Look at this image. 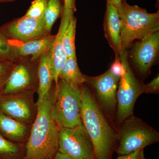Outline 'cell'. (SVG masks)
Masks as SVG:
<instances>
[{"label":"cell","instance_id":"obj_9","mask_svg":"<svg viewBox=\"0 0 159 159\" xmlns=\"http://www.w3.org/2000/svg\"><path fill=\"white\" fill-rule=\"evenodd\" d=\"M39 60L33 61L30 56L21 57L15 62L13 70L0 95L24 92H37Z\"/></svg>","mask_w":159,"mask_h":159},{"label":"cell","instance_id":"obj_1","mask_svg":"<svg viewBox=\"0 0 159 159\" xmlns=\"http://www.w3.org/2000/svg\"><path fill=\"white\" fill-rule=\"evenodd\" d=\"M55 93L54 83L37 105V116L25 144L23 159H53L58 152L60 128L53 116Z\"/></svg>","mask_w":159,"mask_h":159},{"label":"cell","instance_id":"obj_20","mask_svg":"<svg viewBox=\"0 0 159 159\" xmlns=\"http://www.w3.org/2000/svg\"><path fill=\"white\" fill-rule=\"evenodd\" d=\"M76 24L77 19L74 15L71 17L63 36V47L67 57H77L75 47Z\"/></svg>","mask_w":159,"mask_h":159},{"label":"cell","instance_id":"obj_24","mask_svg":"<svg viewBox=\"0 0 159 159\" xmlns=\"http://www.w3.org/2000/svg\"><path fill=\"white\" fill-rule=\"evenodd\" d=\"M10 61L0 59V93L9 79L15 65Z\"/></svg>","mask_w":159,"mask_h":159},{"label":"cell","instance_id":"obj_29","mask_svg":"<svg viewBox=\"0 0 159 159\" xmlns=\"http://www.w3.org/2000/svg\"><path fill=\"white\" fill-rule=\"evenodd\" d=\"M53 159H79L77 158L74 157L67 155L64 154L57 152V154L55 155V156L53 158Z\"/></svg>","mask_w":159,"mask_h":159},{"label":"cell","instance_id":"obj_28","mask_svg":"<svg viewBox=\"0 0 159 159\" xmlns=\"http://www.w3.org/2000/svg\"><path fill=\"white\" fill-rule=\"evenodd\" d=\"M63 7L73 10L74 12L77 11L76 7V0H64Z\"/></svg>","mask_w":159,"mask_h":159},{"label":"cell","instance_id":"obj_4","mask_svg":"<svg viewBox=\"0 0 159 159\" xmlns=\"http://www.w3.org/2000/svg\"><path fill=\"white\" fill-rule=\"evenodd\" d=\"M56 87L53 116L59 128H73L81 123L80 87L58 79Z\"/></svg>","mask_w":159,"mask_h":159},{"label":"cell","instance_id":"obj_15","mask_svg":"<svg viewBox=\"0 0 159 159\" xmlns=\"http://www.w3.org/2000/svg\"><path fill=\"white\" fill-rule=\"evenodd\" d=\"M31 125H26L8 116L0 111V134L15 143L25 145Z\"/></svg>","mask_w":159,"mask_h":159},{"label":"cell","instance_id":"obj_23","mask_svg":"<svg viewBox=\"0 0 159 159\" xmlns=\"http://www.w3.org/2000/svg\"><path fill=\"white\" fill-rule=\"evenodd\" d=\"M49 0H34L27 11L25 16L32 18L39 19L43 17L44 13Z\"/></svg>","mask_w":159,"mask_h":159},{"label":"cell","instance_id":"obj_31","mask_svg":"<svg viewBox=\"0 0 159 159\" xmlns=\"http://www.w3.org/2000/svg\"><path fill=\"white\" fill-rule=\"evenodd\" d=\"M16 0H0V2H14Z\"/></svg>","mask_w":159,"mask_h":159},{"label":"cell","instance_id":"obj_14","mask_svg":"<svg viewBox=\"0 0 159 159\" xmlns=\"http://www.w3.org/2000/svg\"><path fill=\"white\" fill-rule=\"evenodd\" d=\"M103 30L104 36L115 53V58H120L122 53L121 21L117 8L108 3L103 20Z\"/></svg>","mask_w":159,"mask_h":159},{"label":"cell","instance_id":"obj_2","mask_svg":"<svg viewBox=\"0 0 159 159\" xmlns=\"http://www.w3.org/2000/svg\"><path fill=\"white\" fill-rule=\"evenodd\" d=\"M80 89V119L93 142L95 159H111L118 146V131L99 107L92 89L85 83Z\"/></svg>","mask_w":159,"mask_h":159},{"label":"cell","instance_id":"obj_8","mask_svg":"<svg viewBox=\"0 0 159 159\" xmlns=\"http://www.w3.org/2000/svg\"><path fill=\"white\" fill-rule=\"evenodd\" d=\"M159 54V31L135 41L127 50L130 66L142 79L151 74V69L157 62Z\"/></svg>","mask_w":159,"mask_h":159},{"label":"cell","instance_id":"obj_30","mask_svg":"<svg viewBox=\"0 0 159 159\" xmlns=\"http://www.w3.org/2000/svg\"><path fill=\"white\" fill-rule=\"evenodd\" d=\"M107 3L111 4L118 9L120 8L122 4V0H106Z\"/></svg>","mask_w":159,"mask_h":159},{"label":"cell","instance_id":"obj_3","mask_svg":"<svg viewBox=\"0 0 159 159\" xmlns=\"http://www.w3.org/2000/svg\"><path fill=\"white\" fill-rule=\"evenodd\" d=\"M121 21L122 53L137 40L142 39L159 30V11L148 13L137 5H129L125 0L118 9Z\"/></svg>","mask_w":159,"mask_h":159},{"label":"cell","instance_id":"obj_5","mask_svg":"<svg viewBox=\"0 0 159 159\" xmlns=\"http://www.w3.org/2000/svg\"><path fill=\"white\" fill-rule=\"evenodd\" d=\"M124 73L119 79L117 93L116 119L120 125L128 117L133 115L134 107L137 99L145 93V84L137 78L127 57V50L120 55Z\"/></svg>","mask_w":159,"mask_h":159},{"label":"cell","instance_id":"obj_27","mask_svg":"<svg viewBox=\"0 0 159 159\" xmlns=\"http://www.w3.org/2000/svg\"><path fill=\"white\" fill-rule=\"evenodd\" d=\"M144 149V148H139L127 154L120 155L117 159H145Z\"/></svg>","mask_w":159,"mask_h":159},{"label":"cell","instance_id":"obj_26","mask_svg":"<svg viewBox=\"0 0 159 159\" xmlns=\"http://www.w3.org/2000/svg\"><path fill=\"white\" fill-rule=\"evenodd\" d=\"M159 91V74L153 80L145 84V93L157 94Z\"/></svg>","mask_w":159,"mask_h":159},{"label":"cell","instance_id":"obj_7","mask_svg":"<svg viewBox=\"0 0 159 159\" xmlns=\"http://www.w3.org/2000/svg\"><path fill=\"white\" fill-rule=\"evenodd\" d=\"M85 84L93 91L99 107L111 121L116 118L117 93L120 78L110 69L101 75L91 77L84 74Z\"/></svg>","mask_w":159,"mask_h":159},{"label":"cell","instance_id":"obj_11","mask_svg":"<svg viewBox=\"0 0 159 159\" xmlns=\"http://www.w3.org/2000/svg\"><path fill=\"white\" fill-rule=\"evenodd\" d=\"M34 92H24L0 95V111L26 125H32L38 112Z\"/></svg>","mask_w":159,"mask_h":159},{"label":"cell","instance_id":"obj_16","mask_svg":"<svg viewBox=\"0 0 159 159\" xmlns=\"http://www.w3.org/2000/svg\"><path fill=\"white\" fill-rule=\"evenodd\" d=\"M55 35L50 34L26 43L14 42V44L20 58L30 56L31 60L34 61L49 53Z\"/></svg>","mask_w":159,"mask_h":159},{"label":"cell","instance_id":"obj_13","mask_svg":"<svg viewBox=\"0 0 159 159\" xmlns=\"http://www.w3.org/2000/svg\"><path fill=\"white\" fill-rule=\"evenodd\" d=\"M73 10L63 7L61 10V18L58 32L55 35L53 44L48 54L53 69L54 82L57 85L58 76L67 57L62 44V39L65 31L68 26L71 17L74 15Z\"/></svg>","mask_w":159,"mask_h":159},{"label":"cell","instance_id":"obj_32","mask_svg":"<svg viewBox=\"0 0 159 159\" xmlns=\"http://www.w3.org/2000/svg\"></svg>","mask_w":159,"mask_h":159},{"label":"cell","instance_id":"obj_25","mask_svg":"<svg viewBox=\"0 0 159 159\" xmlns=\"http://www.w3.org/2000/svg\"><path fill=\"white\" fill-rule=\"evenodd\" d=\"M110 70L116 77L120 78L124 73V68L120 58H115V61L111 66Z\"/></svg>","mask_w":159,"mask_h":159},{"label":"cell","instance_id":"obj_12","mask_svg":"<svg viewBox=\"0 0 159 159\" xmlns=\"http://www.w3.org/2000/svg\"><path fill=\"white\" fill-rule=\"evenodd\" d=\"M2 31L12 41L24 43L38 39L48 34L43 17L39 19L25 15L0 27Z\"/></svg>","mask_w":159,"mask_h":159},{"label":"cell","instance_id":"obj_10","mask_svg":"<svg viewBox=\"0 0 159 159\" xmlns=\"http://www.w3.org/2000/svg\"><path fill=\"white\" fill-rule=\"evenodd\" d=\"M58 152L79 159H95L93 142L82 122L73 128H60Z\"/></svg>","mask_w":159,"mask_h":159},{"label":"cell","instance_id":"obj_19","mask_svg":"<svg viewBox=\"0 0 159 159\" xmlns=\"http://www.w3.org/2000/svg\"><path fill=\"white\" fill-rule=\"evenodd\" d=\"M25 154V145L11 142L0 134V159H20Z\"/></svg>","mask_w":159,"mask_h":159},{"label":"cell","instance_id":"obj_17","mask_svg":"<svg viewBox=\"0 0 159 159\" xmlns=\"http://www.w3.org/2000/svg\"><path fill=\"white\" fill-rule=\"evenodd\" d=\"M48 53L43 55L39 61L38 66L39 84L37 91L38 98L36 102L37 105L43 101L48 93L54 82L53 69Z\"/></svg>","mask_w":159,"mask_h":159},{"label":"cell","instance_id":"obj_18","mask_svg":"<svg viewBox=\"0 0 159 159\" xmlns=\"http://www.w3.org/2000/svg\"><path fill=\"white\" fill-rule=\"evenodd\" d=\"M58 79L70 83L78 87L85 83L84 74L80 70L77 57H67L60 72Z\"/></svg>","mask_w":159,"mask_h":159},{"label":"cell","instance_id":"obj_21","mask_svg":"<svg viewBox=\"0 0 159 159\" xmlns=\"http://www.w3.org/2000/svg\"><path fill=\"white\" fill-rule=\"evenodd\" d=\"M62 8L60 0H49L43 16L46 30L49 33H51L52 26L61 14Z\"/></svg>","mask_w":159,"mask_h":159},{"label":"cell","instance_id":"obj_6","mask_svg":"<svg viewBox=\"0 0 159 159\" xmlns=\"http://www.w3.org/2000/svg\"><path fill=\"white\" fill-rule=\"evenodd\" d=\"M118 131L116 152L123 155L159 142L158 132L133 115L122 122Z\"/></svg>","mask_w":159,"mask_h":159},{"label":"cell","instance_id":"obj_22","mask_svg":"<svg viewBox=\"0 0 159 159\" xmlns=\"http://www.w3.org/2000/svg\"><path fill=\"white\" fill-rule=\"evenodd\" d=\"M19 58L14 42L0 29V59L16 62Z\"/></svg>","mask_w":159,"mask_h":159}]
</instances>
